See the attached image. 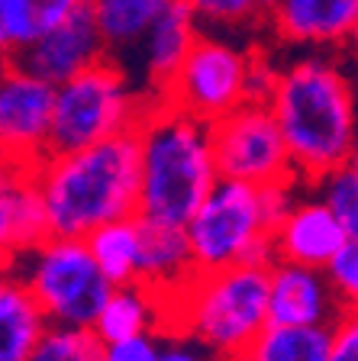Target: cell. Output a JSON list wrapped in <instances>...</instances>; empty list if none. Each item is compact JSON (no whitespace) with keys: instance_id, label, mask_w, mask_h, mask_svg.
<instances>
[{"instance_id":"cell-1","label":"cell","mask_w":358,"mask_h":361,"mask_svg":"<svg viewBox=\"0 0 358 361\" xmlns=\"http://www.w3.org/2000/svg\"><path fill=\"white\" fill-rule=\"evenodd\" d=\"M268 104L304 184H320L349 168L358 142V104L349 75L333 59L310 55L281 68Z\"/></svg>"},{"instance_id":"cell-2","label":"cell","mask_w":358,"mask_h":361,"mask_svg":"<svg viewBox=\"0 0 358 361\" xmlns=\"http://www.w3.org/2000/svg\"><path fill=\"white\" fill-rule=\"evenodd\" d=\"M36 174L49 207L52 235L84 239L104 223L139 216V129L71 155H49Z\"/></svg>"},{"instance_id":"cell-3","label":"cell","mask_w":358,"mask_h":361,"mask_svg":"<svg viewBox=\"0 0 358 361\" xmlns=\"http://www.w3.org/2000/svg\"><path fill=\"white\" fill-rule=\"evenodd\" d=\"M142 194L139 216L187 226L220 184L210 123L152 100L139 126Z\"/></svg>"},{"instance_id":"cell-4","label":"cell","mask_w":358,"mask_h":361,"mask_svg":"<svg viewBox=\"0 0 358 361\" xmlns=\"http://www.w3.org/2000/svg\"><path fill=\"white\" fill-rule=\"evenodd\" d=\"M271 268L232 264L201 271L165 303V336H191L223 361H239L271 326Z\"/></svg>"},{"instance_id":"cell-5","label":"cell","mask_w":358,"mask_h":361,"mask_svg":"<svg viewBox=\"0 0 358 361\" xmlns=\"http://www.w3.org/2000/svg\"><path fill=\"white\" fill-rule=\"evenodd\" d=\"M149 110L152 100L136 94L126 71L113 61V55H107L104 61L55 87L52 155H71L113 135L133 133Z\"/></svg>"},{"instance_id":"cell-6","label":"cell","mask_w":358,"mask_h":361,"mask_svg":"<svg viewBox=\"0 0 358 361\" xmlns=\"http://www.w3.org/2000/svg\"><path fill=\"white\" fill-rule=\"evenodd\" d=\"M7 274H16L32 290L52 326H90L107 307L113 284L90 255L88 239L52 235L39 248L4 264Z\"/></svg>"},{"instance_id":"cell-7","label":"cell","mask_w":358,"mask_h":361,"mask_svg":"<svg viewBox=\"0 0 358 361\" xmlns=\"http://www.w3.org/2000/svg\"><path fill=\"white\" fill-rule=\"evenodd\" d=\"M187 235L197 271H223L232 264L271 268L278 262L275 233L261 210V188L246 180L220 178L213 194L187 223Z\"/></svg>"},{"instance_id":"cell-8","label":"cell","mask_w":358,"mask_h":361,"mask_svg":"<svg viewBox=\"0 0 358 361\" xmlns=\"http://www.w3.org/2000/svg\"><path fill=\"white\" fill-rule=\"evenodd\" d=\"M210 139H213L220 178L246 180L255 188L300 180L271 104L246 100L229 116L210 126Z\"/></svg>"},{"instance_id":"cell-9","label":"cell","mask_w":358,"mask_h":361,"mask_svg":"<svg viewBox=\"0 0 358 361\" xmlns=\"http://www.w3.org/2000/svg\"><path fill=\"white\" fill-rule=\"evenodd\" d=\"M252 61L255 55L201 32V39L181 65L178 78L165 90L162 104L184 110L187 116L213 126L249 100Z\"/></svg>"},{"instance_id":"cell-10","label":"cell","mask_w":358,"mask_h":361,"mask_svg":"<svg viewBox=\"0 0 358 361\" xmlns=\"http://www.w3.org/2000/svg\"><path fill=\"white\" fill-rule=\"evenodd\" d=\"M55 84L36 78L16 61H4L0 81V142L4 165L39 168L52 155Z\"/></svg>"},{"instance_id":"cell-11","label":"cell","mask_w":358,"mask_h":361,"mask_svg":"<svg viewBox=\"0 0 358 361\" xmlns=\"http://www.w3.org/2000/svg\"><path fill=\"white\" fill-rule=\"evenodd\" d=\"M107 55H110L107 39L100 32L97 20H94V13H90V7L84 4L75 16H68L49 36H42L30 49H23L20 55L4 61H16L20 68H26L36 78L59 87V84L78 78L81 71H88L90 65L104 61Z\"/></svg>"},{"instance_id":"cell-12","label":"cell","mask_w":358,"mask_h":361,"mask_svg":"<svg viewBox=\"0 0 358 361\" xmlns=\"http://www.w3.org/2000/svg\"><path fill=\"white\" fill-rule=\"evenodd\" d=\"M271 326H336L345 313L323 268L297 262L271 264Z\"/></svg>"},{"instance_id":"cell-13","label":"cell","mask_w":358,"mask_h":361,"mask_svg":"<svg viewBox=\"0 0 358 361\" xmlns=\"http://www.w3.org/2000/svg\"><path fill=\"white\" fill-rule=\"evenodd\" d=\"M52 239L49 207H45L42 188H39L36 168L4 165V184H0V245H4V264L39 248Z\"/></svg>"},{"instance_id":"cell-14","label":"cell","mask_w":358,"mask_h":361,"mask_svg":"<svg viewBox=\"0 0 358 361\" xmlns=\"http://www.w3.org/2000/svg\"><path fill=\"white\" fill-rule=\"evenodd\" d=\"M349 242L342 219L320 194L297 200L294 210L284 216L275 229L278 262H297L306 268H329V262L339 255Z\"/></svg>"},{"instance_id":"cell-15","label":"cell","mask_w":358,"mask_h":361,"mask_svg":"<svg viewBox=\"0 0 358 361\" xmlns=\"http://www.w3.org/2000/svg\"><path fill=\"white\" fill-rule=\"evenodd\" d=\"M197 274L187 226L139 216V284L172 303Z\"/></svg>"},{"instance_id":"cell-16","label":"cell","mask_w":358,"mask_h":361,"mask_svg":"<svg viewBox=\"0 0 358 361\" xmlns=\"http://www.w3.org/2000/svg\"><path fill=\"white\" fill-rule=\"evenodd\" d=\"M268 26L291 45H342L358 30V0H281Z\"/></svg>"},{"instance_id":"cell-17","label":"cell","mask_w":358,"mask_h":361,"mask_svg":"<svg viewBox=\"0 0 358 361\" xmlns=\"http://www.w3.org/2000/svg\"><path fill=\"white\" fill-rule=\"evenodd\" d=\"M201 39V20L187 0H178L162 20L149 30V36L142 39V61H145V97L162 100L165 90L172 87V81L178 78L184 59L191 55L194 42Z\"/></svg>"},{"instance_id":"cell-18","label":"cell","mask_w":358,"mask_h":361,"mask_svg":"<svg viewBox=\"0 0 358 361\" xmlns=\"http://www.w3.org/2000/svg\"><path fill=\"white\" fill-rule=\"evenodd\" d=\"M52 319L16 274L4 271L0 284V361H30Z\"/></svg>"},{"instance_id":"cell-19","label":"cell","mask_w":358,"mask_h":361,"mask_svg":"<svg viewBox=\"0 0 358 361\" xmlns=\"http://www.w3.org/2000/svg\"><path fill=\"white\" fill-rule=\"evenodd\" d=\"M88 0H0V45L13 59L42 36L75 16Z\"/></svg>"},{"instance_id":"cell-20","label":"cell","mask_w":358,"mask_h":361,"mask_svg":"<svg viewBox=\"0 0 358 361\" xmlns=\"http://www.w3.org/2000/svg\"><path fill=\"white\" fill-rule=\"evenodd\" d=\"M162 326H165V303L145 284H129V287H113L110 300L100 310L94 329H97V336L104 342H117V338L142 336V332H162Z\"/></svg>"},{"instance_id":"cell-21","label":"cell","mask_w":358,"mask_h":361,"mask_svg":"<svg viewBox=\"0 0 358 361\" xmlns=\"http://www.w3.org/2000/svg\"><path fill=\"white\" fill-rule=\"evenodd\" d=\"M178 0H88L90 13L107 39L110 55L142 45L149 30Z\"/></svg>"},{"instance_id":"cell-22","label":"cell","mask_w":358,"mask_h":361,"mask_svg":"<svg viewBox=\"0 0 358 361\" xmlns=\"http://www.w3.org/2000/svg\"><path fill=\"white\" fill-rule=\"evenodd\" d=\"M84 239L113 287L139 284V216L104 223Z\"/></svg>"},{"instance_id":"cell-23","label":"cell","mask_w":358,"mask_h":361,"mask_svg":"<svg viewBox=\"0 0 358 361\" xmlns=\"http://www.w3.org/2000/svg\"><path fill=\"white\" fill-rule=\"evenodd\" d=\"M333 326H268L239 361H329Z\"/></svg>"},{"instance_id":"cell-24","label":"cell","mask_w":358,"mask_h":361,"mask_svg":"<svg viewBox=\"0 0 358 361\" xmlns=\"http://www.w3.org/2000/svg\"><path fill=\"white\" fill-rule=\"evenodd\" d=\"M104 338L90 326H49L30 361H104Z\"/></svg>"},{"instance_id":"cell-25","label":"cell","mask_w":358,"mask_h":361,"mask_svg":"<svg viewBox=\"0 0 358 361\" xmlns=\"http://www.w3.org/2000/svg\"><path fill=\"white\" fill-rule=\"evenodd\" d=\"M316 194L336 210V216L342 219L345 233H349V242H358V178L342 168V171L323 178L320 184H314Z\"/></svg>"},{"instance_id":"cell-26","label":"cell","mask_w":358,"mask_h":361,"mask_svg":"<svg viewBox=\"0 0 358 361\" xmlns=\"http://www.w3.org/2000/svg\"><path fill=\"white\" fill-rule=\"evenodd\" d=\"M187 7L194 10L201 23L217 26V30H226V26L236 30V26L265 20L258 0H187Z\"/></svg>"},{"instance_id":"cell-27","label":"cell","mask_w":358,"mask_h":361,"mask_svg":"<svg viewBox=\"0 0 358 361\" xmlns=\"http://www.w3.org/2000/svg\"><path fill=\"white\" fill-rule=\"evenodd\" d=\"M326 274L342 310H358V242H345L342 252L329 262Z\"/></svg>"},{"instance_id":"cell-28","label":"cell","mask_w":358,"mask_h":361,"mask_svg":"<svg viewBox=\"0 0 358 361\" xmlns=\"http://www.w3.org/2000/svg\"><path fill=\"white\" fill-rule=\"evenodd\" d=\"M162 332H142L133 338H117L104 342V361H162Z\"/></svg>"},{"instance_id":"cell-29","label":"cell","mask_w":358,"mask_h":361,"mask_svg":"<svg viewBox=\"0 0 358 361\" xmlns=\"http://www.w3.org/2000/svg\"><path fill=\"white\" fill-rule=\"evenodd\" d=\"M329 361H358V310H345L336 319Z\"/></svg>"},{"instance_id":"cell-30","label":"cell","mask_w":358,"mask_h":361,"mask_svg":"<svg viewBox=\"0 0 358 361\" xmlns=\"http://www.w3.org/2000/svg\"><path fill=\"white\" fill-rule=\"evenodd\" d=\"M294 203H297L294 184H268V188H261V210H265V223H268L271 233L294 210Z\"/></svg>"},{"instance_id":"cell-31","label":"cell","mask_w":358,"mask_h":361,"mask_svg":"<svg viewBox=\"0 0 358 361\" xmlns=\"http://www.w3.org/2000/svg\"><path fill=\"white\" fill-rule=\"evenodd\" d=\"M165 338H168V342H165V348H162V361H223L191 336H178V332H174V336H165Z\"/></svg>"},{"instance_id":"cell-32","label":"cell","mask_w":358,"mask_h":361,"mask_svg":"<svg viewBox=\"0 0 358 361\" xmlns=\"http://www.w3.org/2000/svg\"><path fill=\"white\" fill-rule=\"evenodd\" d=\"M278 4H281V0H258V7H261V13H265V20H268V13L278 7Z\"/></svg>"},{"instance_id":"cell-33","label":"cell","mask_w":358,"mask_h":361,"mask_svg":"<svg viewBox=\"0 0 358 361\" xmlns=\"http://www.w3.org/2000/svg\"><path fill=\"white\" fill-rule=\"evenodd\" d=\"M349 171L358 178V142H355V152H352V158H349Z\"/></svg>"},{"instance_id":"cell-34","label":"cell","mask_w":358,"mask_h":361,"mask_svg":"<svg viewBox=\"0 0 358 361\" xmlns=\"http://www.w3.org/2000/svg\"><path fill=\"white\" fill-rule=\"evenodd\" d=\"M349 45H352V52H355V59H358V30L352 32V39H349Z\"/></svg>"}]
</instances>
